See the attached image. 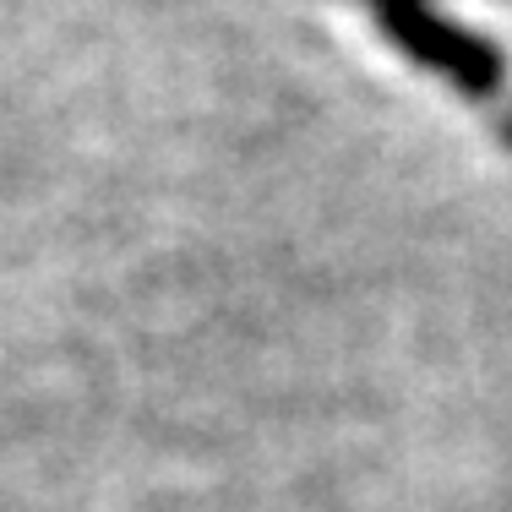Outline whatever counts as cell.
Segmentation results:
<instances>
[{
  "label": "cell",
  "mask_w": 512,
  "mask_h": 512,
  "mask_svg": "<svg viewBox=\"0 0 512 512\" xmlns=\"http://www.w3.org/2000/svg\"><path fill=\"white\" fill-rule=\"evenodd\" d=\"M349 6H360L404 60L480 104V115H491V126L512 142V71L485 33L463 28L436 0H349Z\"/></svg>",
  "instance_id": "1"
}]
</instances>
